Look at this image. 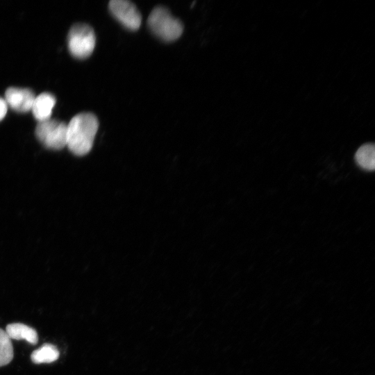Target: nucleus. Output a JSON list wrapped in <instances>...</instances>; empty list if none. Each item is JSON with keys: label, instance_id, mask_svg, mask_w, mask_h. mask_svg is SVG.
<instances>
[{"label": "nucleus", "instance_id": "nucleus-11", "mask_svg": "<svg viewBox=\"0 0 375 375\" xmlns=\"http://www.w3.org/2000/svg\"><path fill=\"white\" fill-rule=\"evenodd\" d=\"M13 347L6 332L0 328V367L8 364L13 358Z\"/></svg>", "mask_w": 375, "mask_h": 375}, {"label": "nucleus", "instance_id": "nucleus-4", "mask_svg": "<svg viewBox=\"0 0 375 375\" xmlns=\"http://www.w3.org/2000/svg\"><path fill=\"white\" fill-rule=\"evenodd\" d=\"M35 135L47 148L61 149L67 144V124L51 118L38 122Z\"/></svg>", "mask_w": 375, "mask_h": 375}, {"label": "nucleus", "instance_id": "nucleus-5", "mask_svg": "<svg viewBox=\"0 0 375 375\" xmlns=\"http://www.w3.org/2000/svg\"><path fill=\"white\" fill-rule=\"evenodd\" d=\"M112 15L126 28L138 30L141 24L142 16L132 2L127 0H112L109 3Z\"/></svg>", "mask_w": 375, "mask_h": 375}, {"label": "nucleus", "instance_id": "nucleus-2", "mask_svg": "<svg viewBox=\"0 0 375 375\" xmlns=\"http://www.w3.org/2000/svg\"><path fill=\"white\" fill-rule=\"evenodd\" d=\"M147 23L152 33L166 42L177 40L183 31L181 22L174 18L163 6H157L152 10Z\"/></svg>", "mask_w": 375, "mask_h": 375}, {"label": "nucleus", "instance_id": "nucleus-1", "mask_svg": "<svg viewBox=\"0 0 375 375\" xmlns=\"http://www.w3.org/2000/svg\"><path fill=\"white\" fill-rule=\"evenodd\" d=\"M99 122L97 117L90 112L75 115L67 124V144L76 156H84L92 149Z\"/></svg>", "mask_w": 375, "mask_h": 375}, {"label": "nucleus", "instance_id": "nucleus-9", "mask_svg": "<svg viewBox=\"0 0 375 375\" xmlns=\"http://www.w3.org/2000/svg\"><path fill=\"white\" fill-rule=\"evenodd\" d=\"M358 165L366 170H374L375 167V148L374 144L362 145L355 154Z\"/></svg>", "mask_w": 375, "mask_h": 375}, {"label": "nucleus", "instance_id": "nucleus-12", "mask_svg": "<svg viewBox=\"0 0 375 375\" xmlns=\"http://www.w3.org/2000/svg\"><path fill=\"white\" fill-rule=\"evenodd\" d=\"M8 105L5 99L0 98V121L2 120L6 115Z\"/></svg>", "mask_w": 375, "mask_h": 375}, {"label": "nucleus", "instance_id": "nucleus-8", "mask_svg": "<svg viewBox=\"0 0 375 375\" xmlns=\"http://www.w3.org/2000/svg\"><path fill=\"white\" fill-rule=\"evenodd\" d=\"M5 331L10 340H25L32 344H36L38 342L37 331L22 323L10 324L6 326Z\"/></svg>", "mask_w": 375, "mask_h": 375}, {"label": "nucleus", "instance_id": "nucleus-10", "mask_svg": "<svg viewBox=\"0 0 375 375\" xmlns=\"http://www.w3.org/2000/svg\"><path fill=\"white\" fill-rule=\"evenodd\" d=\"M59 357L57 348L49 343L44 344L41 347L33 351L31 358L34 363H50L56 360Z\"/></svg>", "mask_w": 375, "mask_h": 375}, {"label": "nucleus", "instance_id": "nucleus-6", "mask_svg": "<svg viewBox=\"0 0 375 375\" xmlns=\"http://www.w3.org/2000/svg\"><path fill=\"white\" fill-rule=\"evenodd\" d=\"M35 96L28 88L11 87L6 90L5 101L12 109L19 112H26L31 110Z\"/></svg>", "mask_w": 375, "mask_h": 375}, {"label": "nucleus", "instance_id": "nucleus-7", "mask_svg": "<svg viewBox=\"0 0 375 375\" xmlns=\"http://www.w3.org/2000/svg\"><path fill=\"white\" fill-rule=\"evenodd\" d=\"M55 104L54 96L49 92H44L35 97L31 110L38 122L44 121L51 118Z\"/></svg>", "mask_w": 375, "mask_h": 375}, {"label": "nucleus", "instance_id": "nucleus-3", "mask_svg": "<svg viewBox=\"0 0 375 375\" xmlns=\"http://www.w3.org/2000/svg\"><path fill=\"white\" fill-rule=\"evenodd\" d=\"M95 44L96 36L90 26L78 23L72 26L67 35V46L73 56L78 59L89 57Z\"/></svg>", "mask_w": 375, "mask_h": 375}]
</instances>
